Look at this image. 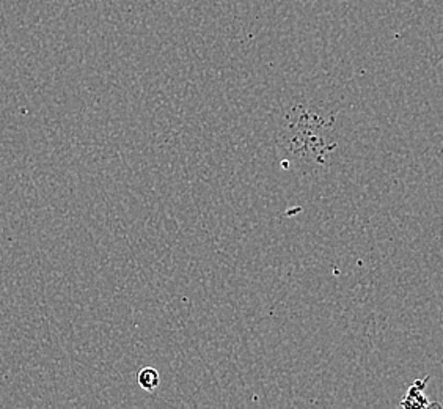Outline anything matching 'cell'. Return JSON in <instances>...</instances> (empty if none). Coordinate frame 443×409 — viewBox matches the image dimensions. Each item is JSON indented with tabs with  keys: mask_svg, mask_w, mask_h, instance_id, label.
<instances>
[{
	"mask_svg": "<svg viewBox=\"0 0 443 409\" xmlns=\"http://www.w3.org/2000/svg\"><path fill=\"white\" fill-rule=\"evenodd\" d=\"M333 123V117H322L305 107H294L286 117V126L282 133L280 144L289 159L297 164L322 166L335 150V144L324 139V131Z\"/></svg>",
	"mask_w": 443,
	"mask_h": 409,
	"instance_id": "1",
	"label": "cell"
},
{
	"mask_svg": "<svg viewBox=\"0 0 443 409\" xmlns=\"http://www.w3.org/2000/svg\"><path fill=\"white\" fill-rule=\"evenodd\" d=\"M429 381V376L424 379H417L415 383L409 387L407 394L404 395V398L401 400V406L402 408H431V406H435V408H442L439 403H431L428 400V397L424 395V389H426V383Z\"/></svg>",
	"mask_w": 443,
	"mask_h": 409,
	"instance_id": "2",
	"label": "cell"
},
{
	"mask_svg": "<svg viewBox=\"0 0 443 409\" xmlns=\"http://www.w3.org/2000/svg\"><path fill=\"white\" fill-rule=\"evenodd\" d=\"M137 381H139V386L141 387V389L151 392L159 387L161 376H159V372H157L155 367H144L139 372Z\"/></svg>",
	"mask_w": 443,
	"mask_h": 409,
	"instance_id": "3",
	"label": "cell"
}]
</instances>
